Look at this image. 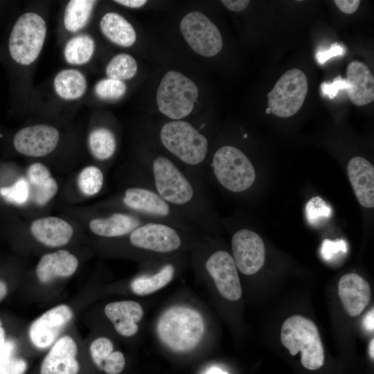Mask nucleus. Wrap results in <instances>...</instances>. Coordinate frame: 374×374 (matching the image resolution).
<instances>
[{
    "label": "nucleus",
    "mask_w": 374,
    "mask_h": 374,
    "mask_svg": "<svg viewBox=\"0 0 374 374\" xmlns=\"http://www.w3.org/2000/svg\"><path fill=\"white\" fill-rule=\"evenodd\" d=\"M132 170L133 180L155 191L188 217L204 234L217 226V220L205 193L204 183L170 157L147 152Z\"/></svg>",
    "instance_id": "1"
},
{
    "label": "nucleus",
    "mask_w": 374,
    "mask_h": 374,
    "mask_svg": "<svg viewBox=\"0 0 374 374\" xmlns=\"http://www.w3.org/2000/svg\"><path fill=\"white\" fill-rule=\"evenodd\" d=\"M105 206L130 212L149 221L169 224L195 235L202 233L188 217L155 191L134 181L105 203Z\"/></svg>",
    "instance_id": "2"
},
{
    "label": "nucleus",
    "mask_w": 374,
    "mask_h": 374,
    "mask_svg": "<svg viewBox=\"0 0 374 374\" xmlns=\"http://www.w3.org/2000/svg\"><path fill=\"white\" fill-rule=\"evenodd\" d=\"M202 128L184 120L170 121L159 130V140L173 160L203 181L209 143Z\"/></svg>",
    "instance_id": "3"
},
{
    "label": "nucleus",
    "mask_w": 374,
    "mask_h": 374,
    "mask_svg": "<svg viewBox=\"0 0 374 374\" xmlns=\"http://www.w3.org/2000/svg\"><path fill=\"white\" fill-rule=\"evenodd\" d=\"M47 24L38 12L26 11L10 27L6 42V60L13 67L28 68L39 58L47 37Z\"/></svg>",
    "instance_id": "4"
},
{
    "label": "nucleus",
    "mask_w": 374,
    "mask_h": 374,
    "mask_svg": "<svg viewBox=\"0 0 374 374\" xmlns=\"http://www.w3.org/2000/svg\"><path fill=\"white\" fill-rule=\"evenodd\" d=\"M157 330L161 341L172 350L187 352L200 342L205 327L197 311L186 306H174L161 314Z\"/></svg>",
    "instance_id": "5"
},
{
    "label": "nucleus",
    "mask_w": 374,
    "mask_h": 374,
    "mask_svg": "<svg viewBox=\"0 0 374 374\" xmlns=\"http://www.w3.org/2000/svg\"><path fill=\"white\" fill-rule=\"evenodd\" d=\"M206 165L208 169L205 170L204 176L210 172L222 187L233 193L247 191L256 178L254 166L249 157L233 145L220 147Z\"/></svg>",
    "instance_id": "6"
},
{
    "label": "nucleus",
    "mask_w": 374,
    "mask_h": 374,
    "mask_svg": "<svg viewBox=\"0 0 374 374\" xmlns=\"http://www.w3.org/2000/svg\"><path fill=\"white\" fill-rule=\"evenodd\" d=\"M280 341L292 355L301 353V364L307 369L316 370L324 362V350L316 324L301 315L288 317L280 330Z\"/></svg>",
    "instance_id": "7"
},
{
    "label": "nucleus",
    "mask_w": 374,
    "mask_h": 374,
    "mask_svg": "<svg viewBox=\"0 0 374 374\" xmlns=\"http://www.w3.org/2000/svg\"><path fill=\"white\" fill-rule=\"evenodd\" d=\"M198 88L184 74L171 70L163 77L157 93L159 110L172 121L181 120L193 109Z\"/></svg>",
    "instance_id": "8"
},
{
    "label": "nucleus",
    "mask_w": 374,
    "mask_h": 374,
    "mask_svg": "<svg viewBox=\"0 0 374 374\" xmlns=\"http://www.w3.org/2000/svg\"><path fill=\"white\" fill-rule=\"evenodd\" d=\"M195 235L169 224L146 221L127 236L135 249L157 253H170L181 249L186 239Z\"/></svg>",
    "instance_id": "9"
},
{
    "label": "nucleus",
    "mask_w": 374,
    "mask_h": 374,
    "mask_svg": "<svg viewBox=\"0 0 374 374\" xmlns=\"http://www.w3.org/2000/svg\"><path fill=\"white\" fill-rule=\"evenodd\" d=\"M308 91L305 74L299 69L287 71L267 93L268 108L280 118H288L301 108Z\"/></svg>",
    "instance_id": "10"
},
{
    "label": "nucleus",
    "mask_w": 374,
    "mask_h": 374,
    "mask_svg": "<svg viewBox=\"0 0 374 374\" xmlns=\"http://www.w3.org/2000/svg\"><path fill=\"white\" fill-rule=\"evenodd\" d=\"M180 30L189 46L200 55L213 57L222 48L219 29L200 12L186 14L181 20Z\"/></svg>",
    "instance_id": "11"
},
{
    "label": "nucleus",
    "mask_w": 374,
    "mask_h": 374,
    "mask_svg": "<svg viewBox=\"0 0 374 374\" xmlns=\"http://www.w3.org/2000/svg\"><path fill=\"white\" fill-rule=\"evenodd\" d=\"M60 139L57 128L48 124L24 127L14 135L12 144L20 154L28 157H43L53 152Z\"/></svg>",
    "instance_id": "12"
},
{
    "label": "nucleus",
    "mask_w": 374,
    "mask_h": 374,
    "mask_svg": "<svg viewBox=\"0 0 374 374\" xmlns=\"http://www.w3.org/2000/svg\"><path fill=\"white\" fill-rule=\"evenodd\" d=\"M233 258L243 274L257 273L264 265L265 247L260 236L249 229L236 231L231 238Z\"/></svg>",
    "instance_id": "13"
},
{
    "label": "nucleus",
    "mask_w": 374,
    "mask_h": 374,
    "mask_svg": "<svg viewBox=\"0 0 374 374\" xmlns=\"http://www.w3.org/2000/svg\"><path fill=\"white\" fill-rule=\"evenodd\" d=\"M204 266L224 298L233 301L240 299L242 287L238 269L229 252L224 250L213 252L205 260Z\"/></svg>",
    "instance_id": "14"
},
{
    "label": "nucleus",
    "mask_w": 374,
    "mask_h": 374,
    "mask_svg": "<svg viewBox=\"0 0 374 374\" xmlns=\"http://www.w3.org/2000/svg\"><path fill=\"white\" fill-rule=\"evenodd\" d=\"M73 317L71 308L59 305L50 309L35 319L29 328L32 344L39 349L50 346Z\"/></svg>",
    "instance_id": "15"
},
{
    "label": "nucleus",
    "mask_w": 374,
    "mask_h": 374,
    "mask_svg": "<svg viewBox=\"0 0 374 374\" xmlns=\"http://www.w3.org/2000/svg\"><path fill=\"white\" fill-rule=\"evenodd\" d=\"M146 221L149 220L130 212L112 210L90 219L88 227L96 236L119 238L127 236Z\"/></svg>",
    "instance_id": "16"
},
{
    "label": "nucleus",
    "mask_w": 374,
    "mask_h": 374,
    "mask_svg": "<svg viewBox=\"0 0 374 374\" xmlns=\"http://www.w3.org/2000/svg\"><path fill=\"white\" fill-rule=\"evenodd\" d=\"M78 348L69 336L60 338L44 357L40 374H78L80 365L76 359Z\"/></svg>",
    "instance_id": "17"
},
{
    "label": "nucleus",
    "mask_w": 374,
    "mask_h": 374,
    "mask_svg": "<svg viewBox=\"0 0 374 374\" xmlns=\"http://www.w3.org/2000/svg\"><path fill=\"white\" fill-rule=\"evenodd\" d=\"M30 232L40 244L49 247H60L71 241L74 229L68 221L62 217L45 216L31 222Z\"/></svg>",
    "instance_id": "18"
},
{
    "label": "nucleus",
    "mask_w": 374,
    "mask_h": 374,
    "mask_svg": "<svg viewBox=\"0 0 374 374\" xmlns=\"http://www.w3.org/2000/svg\"><path fill=\"white\" fill-rule=\"evenodd\" d=\"M338 294L345 310L351 317L359 315L371 297L368 283L356 273L346 274L340 278Z\"/></svg>",
    "instance_id": "19"
},
{
    "label": "nucleus",
    "mask_w": 374,
    "mask_h": 374,
    "mask_svg": "<svg viewBox=\"0 0 374 374\" xmlns=\"http://www.w3.org/2000/svg\"><path fill=\"white\" fill-rule=\"evenodd\" d=\"M346 75L348 96L353 105L364 106L374 100V78L364 63L350 62Z\"/></svg>",
    "instance_id": "20"
},
{
    "label": "nucleus",
    "mask_w": 374,
    "mask_h": 374,
    "mask_svg": "<svg viewBox=\"0 0 374 374\" xmlns=\"http://www.w3.org/2000/svg\"><path fill=\"white\" fill-rule=\"evenodd\" d=\"M77 257L65 249H60L43 255L35 269L37 279L48 283L56 278H67L73 275L78 267Z\"/></svg>",
    "instance_id": "21"
},
{
    "label": "nucleus",
    "mask_w": 374,
    "mask_h": 374,
    "mask_svg": "<svg viewBox=\"0 0 374 374\" xmlns=\"http://www.w3.org/2000/svg\"><path fill=\"white\" fill-rule=\"evenodd\" d=\"M349 180L355 196L364 207L374 206V167L362 157L350 160L347 166Z\"/></svg>",
    "instance_id": "22"
},
{
    "label": "nucleus",
    "mask_w": 374,
    "mask_h": 374,
    "mask_svg": "<svg viewBox=\"0 0 374 374\" xmlns=\"http://www.w3.org/2000/svg\"><path fill=\"white\" fill-rule=\"evenodd\" d=\"M105 313L112 322L116 332L124 337H131L137 332V323L143 316L141 305L133 301L108 303L105 307Z\"/></svg>",
    "instance_id": "23"
},
{
    "label": "nucleus",
    "mask_w": 374,
    "mask_h": 374,
    "mask_svg": "<svg viewBox=\"0 0 374 374\" xmlns=\"http://www.w3.org/2000/svg\"><path fill=\"white\" fill-rule=\"evenodd\" d=\"M88 82L80 70L70 67L60 70L53 80V89L60 100L74 102L80 100L87 93Z\"/></svg>",
    "instance_id": "24"
},
{
    "label": "nucleus",
    "mask_w": 374,
    "mask_h": 374,
    "mask_svg": "<svg viewBox=\"0 0 374 374\" xmlns=\"http://www.w3.org/2000/svg\"><path fill=\"white\" fill-rule=\"evenodd\" d=\"M99 28L109 42L119 46L130 47L136 42V33L133 26L117 12H109L103 15Z\"/></svg>",
    "instance_id": "25"
},
{
    "label": "nucleus",
    "mask_w": 374,
    "mask_h": 374,
    "mask_svg": "<svg viewBox=\"0 0 374 374\" xmlns=\"http://www.w3.org/2000/svg\"><path fill=\"white\" fill-rule=\"evenodd\" d=\"M96 51V42L87 33L73 35L64 44L62 55L64 61L72 66L87 64Z\"/></svg>",
    "instance_id": "26"
},
{
    "label": "nucleus",
    "mask_w": 374,
    "mask_h": 374,
    "mask_svg": "<svg viewBox=\"0 0 374 374\" xmlns=\"http://www.w3.org/2000/svg\"><path fill=\"white\" fill-rule=\"evenodd\" d=\"M96 3L93 0L69 1L62 18L64 30L72 35L82 33L91 19Z\"/></svg>",
    "instance_id": "27"
},
{
    "label": "nucleus",
    "mask_w": 374,
    "mask_h": 374,
    "mask_svg": "<svg viewBox=\"0 0 374 374\" xmlns=\"http://www.w3.org/2000/svg\"><path fill=\"white\" fill-rule=\"evenodd\" d=\"M87 146L91 156L97 161L110 160L117 149V139L114 132L103 125L94 127L87 137Z\"/></svg>",
    "instance_id": "28"
},
{
    "label": "nucleus",
    "mask_w": 374,
    "mask_h": 374,
    "mask_svg": "<svg viewBox=\"0 0 374 374\" xmlns=\"http://www.w3.org/2000/svg\"><path fill=\"white\" fill-rule=\"evenodd\" d=\"M175 267L172 263H166L152 275H141L135 278L131 283L132 291L136 295L150 294L166 285L172 279Z\"/></svg>",
    "instance_id": "29"
},
{
    "label": "nucleus",
    "mask_w": 374,
    "mask_h": 374,
    "mask_svg": "<svg viewBox=\"0 0 374 374\" xmlns=\"http://www.w3.org/2000/svg\"><path fill=\"white\" fill-rule=\"evenodd\" d=\"M138 69L135 59L130 54L122 53L114 56L107 63L105 73L107 78L125 81L132 78Z\"/></svg>",
    "instance_id": "30"
},
{
    "label": "nucleus",
    "mask_w": 374,
    "mask_h": 374,
    "mask_svg": "<svg viewBox=\"0 0 374 374\" xmlns=\"http://www.w3.org/2000/svg\"><path fill=\"white\" fill-rule=\"evenodd\" d=\"M105 175L98 166L84 167L78 175L77 184L80 192L86 197H93L103 189Z\"/></svg>",
    "instance_id": "31"
},
{
    "label": "nucleus",
    "mask_w": 374,
    "mask_h": 374,
    "mask_svg": "<svg viewBox=\"0 0 374 374\" xmlns=\"http://www.w3.org/2000/svg\"><path fill=\"white\" fill-rule=\"evenodd\" d=\"M15 343L11 340H6L0 348V374H24L27 364L21 358L15 356Z\"/></svg>",
    "instance_id": "32"
},
{
    "label": "nucleus",
    "mask_w": 374,
    "mask_h": 374,
    "mask_svg": "<svg viewBox=\"0 0 374 374\" xmlns=\"http://www.w3.org/2000/svg\"><path fill=\"white\" fill-rule=\"evenodd\" d=\"M93 89L98 98L105 101H114L125 94L127 85L123 81L106 78L98 80Z\"/></svg>",
    "instance_id": "33"
},
{
    "label": "nucleus",
    "mask_w": 374,
    "mask_h": 374,
    "mask_svg": "<svg viewBox=\"0 0 374 374\" xmlns=\"http://www.w3.org/2000/svg\"><path fill=\"white\" fill-rule=\"evenodd\" d=\"M305 213L309 224L317 226L331 217L332 209L321 197L317 196L307 202Z\"/></svg>",
    "instance_id": "34"
},
{
    "label": "nucleus",
    "mask_w": 374,
    "mask_h": 374,
    "mask_svg": "<svg viewBox=\"0 0 374 374\" xmlns=\"http://www.w3.org/2000/svg\"><path fill=\"white\" fill-rule=\"evenodd\" d=\"M29 184L27 180L21 179L12 186L0 189L1 195L8 202L17 204H24L30 195Z\"/></svg>",
    "instance_id": "35"
},
{
    "label": "nucleus",
    "mask_w": 374,
    "mask_h": 374,
    "mask_svg": "<svg viewBox=\"0 0 374 374\" xmlns=\"http://www.w3.org/2000/svg\"><path fill=\"white\" fill-rule=\"evenodd\" d=\"M30 189V197L37 206H44L55 196L58 191V184L52 176L44 184Z\"/></svg>",
    "instance_id": "36"
},
{
    "label": "nucleus",
    "mask_w": 374,
    "mask_h": 374,
    "mask_svg": "<svg viewBox=\"0 0 374 374\" xmlns=\"http://www.w3.org/2000/svg\"><path fill=\"white\" fill-rule=\"evenodd\" d=\"M112 341L105 337L96 339L90 345V353L94 364L101 370L105 360L113 352Z\"/></svg>",
    "instance_id": "37"
},
{
    "label": "nucleus",
    "mask_w": 374,
    "mask_h": 374,
    "mask_svg": "<svg viewBox=\"0 0 374 374\" xmlns=\"http://www.w3.org/2000/svg\"><path fill=\"white\" fill-rule=\"evenodd\" d=\"M347 251V244L343 239H337L335 240L325 239L321 247V256L327 261L338 259L339 257L346 253Z\"/></svg>",
    "instance_id": "38"
},
{
    "label": "nucleus",
    "mask_w": 374,
    "mask_h": 374,
    "mask_svg": "<svg viewBox=\"0 0 374 374\" xmlns=\"http://www.w3.org/2000/svg\"><path fill=\"white\" fill-rule=\"evenodd\" d=\"M51 177L52 175L47 166L40 162L32 163L27 170V181L30 188L44 184Z\"/></svg>",
    "instance_id": "39"
},
{
    "label": "nucleus",
    "mask_w": 374,
    "mask_h": 374,
    "mask_svg": "<svg viewBox=\"0 0 374 374\" xmlns=\"http://www.w3.org/2000/svg\"><path fill=\"white\" fill-rule=\"evenodd\" d=\"M125 360L120 351L112 352L105 360L103 370L107 374H119L124 368Z\"/></svg>",
    "instance_id": "40"
},
{
    "label": "nucleus",
    "mask_w": 374,
    "mask_h": 374,
    "mask_svg": "<svg viewBox=\"0 0 374 374\" xmlns=\"http://www.w3.org/2000/svg\"><path fill=\"white\" fill-rule=\"evenodd\" d=\"M348 85L346 79L341 76L335 78L332 83L323 82L321 85V89L323 96H328L330 98H334L339 89H347Z\"/></svg>",
    "instance_id": "41"
},
{
    "label": "nucleus",
    "mask_w": 374,
    "mask_h": 374,
    "mask_svg": "<svg viewBox=\"0 0 374 374\" xmlns=\"http://www.w3.org/2000/svg\"><path fill=\"white\" fill-rule=\"evenodd\" d=\"M344 53V48L339 46L337 44H334L332 45L329 50L323 51V52H319L317 55V60L320 64H323L325 62H326L327 60L330 59L332 57L337 56L339 55H343Z\"/></svg>",
    "instance_id": "42"
},
{
    "label": "nucleus",
    "mask_w": 374,
    "mask_h": 374,
    "mask_svg": "<svg viewBox=\"0 0 374 374\" xmlns=\"http://www.w3.org/2000/svg\"><path fill=\"white\" fill-rule=\"evenodd\" d=\"M337 8L345 14L354 13L360 4L359 0H335Z\"/></svg>",
    "instance_id": "43"
},
{
    "label": "nucleus",
    "mask_w": 374,
    "mask_h": 374,
    "mask_svg": "<svg viewBox=\"0 0 374 374\" xmlns=\"http://www.w3.org/2000/svg\"><path fill=\"white\" fill-rule=\"evenodd\" d=\"M221 2L227 9L240 12L246 8L250 1L249 0H222Z\"/></svg>",
    "instance_id": "44"
},
{
    "label": "nucleus",
    "mask_w": 374,
    "mask_h": 374,
    "mask_svg": "<svg viewBox=\"0 0 374 374\" xmlns=\"http://www.w3.org/2000/svg\"><path fill=\"white\" fill-rule=\"evenodd\" d=\"M115 3H117L123 6L130 8H139L144 6L147 1L145 0H116Z\"/></svg>",
    "instance_id": "45"
},
{
    "label": "nucleus",
    "mask_w": 374,
    "mask_h": 374,
    "mask_svg": "<svg viewBox=\"0 0 374 374\" xmlns=\"http://www.w3.org/2000/svg\"><path fill=\"white\" fill-rule=\"evenodd\" d=\"M374 310H370L364 317L363 323L366 329L368 331H373L374 329Z\"/></svg>",
    "instance_id": "46"
},
{
    "label": "nucleus",
    "mask_w": 374,
    "mask_h": 374,
    "mask_svg": "<svg viewBox=\"0 0 374 374\" xmlns=\"http://www.w3.org/2000/svg\"><path fill=\"white\" fill-rule=\"evenodd\" d=\"M8 293V287L4 281L0 279V301H2Z\"/></svg>",
    "instance_id": "47"
},
{
    "label": "nucleus",
    "mask_w": 374,
    "mask_h": 374,
    "mask_svg": "<svg viewBox=\"0 0 374 374\" xmlns=\"http://www.w3.org/2000/svg\"><path fill=\"white\" fill-rule=\"evenodd\" d=\"M5 338V330L4 328L2 326L1 321L0 320V348L3 345V344L6 341Z\"/></svg>",
    "instance_id": "48"
},
{
    "label": "nucleus",
    "mask_w": 374,
    "mask_h": 374,
    "mask_svg": "<svg viewBox=\"0 0 374 374\" xmlns=\"http://www.w3.org/2000/svg\"><path fill=\"white\" fill-rule=\"evenodd\" d=\"M205 374H227V373L222 371L217 367H213L208 369Z\"/></svg>",
    "instance_id": "49"
},
{
    "label": "nucleus",
    "mask_w": 374,
    "mask_h": 374,
    "mask_svg": "<svg viewBox=\"0 0 374 374\" xmlns=\"http://www.w3.org/2000/svg\"><path fill=\"white\" fill-rule=\"evenodd\" d=\"M374 339L373 338L370 342V345H369V354H370V356L372 359L374 358Z\"/></svg>",
    "instance_id": "50"
},
{
    "label": "nucleus",
    "mask_w": 374,
    "mask_h": 374,
    "mask_svg": "<svg viewBox=\"0 0 374 374\" xmlns=\"http://www.w3.org/2000/svg\"><path fill=\"white\" fill-rule=\"evenodd\" d=\"M265 112H266L267 114H270L271 113V111H270V109L269 108H267Z\"/></svg>",
    "instance_id": "51"
}]
</instances>
